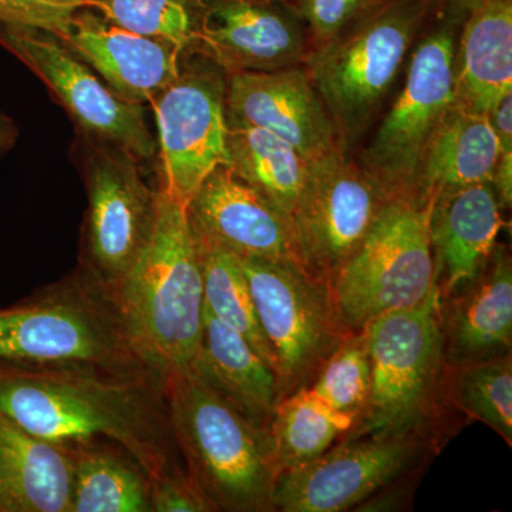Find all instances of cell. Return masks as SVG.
Wrapping results in <instances>:
<instances>
[{
  "mask_svg": "<svg viewBox=\"0 0 512 512\" xmlns=\"http://www.w3.org/2000/svg\"><path fill=\"white\" fill-rule=\"evenodd\" d=\"M0 412L53 443L114 441L136 458L151 483L187 474L165 379L150 370L0 362Z\"/></svg>",
  "mask_w": 512,
  "mask_h": 512,
  "instance_id": "cell-1",
  "label": "cell"
},
{
  "mask_svg": "<svg viewBox=\"0 0 512 512\" xmlns=\"http://www.w3.org/2000/svg\"><path fill=\"white\" fill-rule=\"evenodd\" d=\"M175 441L211 512H271L276 463L271 431L239 412L192 367L165 379Z\"/></svg>",
  "mask_w": 512,
  "mask_h": 512,
  "instance_id": "cell-2",
  "label": "cell"
},
{
  "mask_svg": "<svg viewBox=\"0 0 512 512\" xmlns=\"http://www.w3.org/2000/svg\"><path fill=\"white\" fill-rule=\"evenodd\" d=\"M370 393L343 437L412 436L440 447L448 409L446 346L439 288L414 308L379 316L366 326Z\"/></svg>",
  "mask_w": 512,
  "mask_h": 512,
  "instance_id": "cell-3",
  "label": "cell"
},
{
  "mask_svg": "<svg viewBox=\"0 0 512 512\" xmlns=\"http://www.w3.org/2000/svg\"><path fill=\"white\" fill-rule=\"evenodd\" d=\"M117 301L138 349L164 379L191 367L202 336L200 254L187 204L161 188L153 235Z\"/></svg>",
  "mask_w": 512,
  "mask_h": 512,
  "instance_id": "cell-4",
  "label": "cell"
},
{
  "mask_svg": "<svg viewBox=\"0 0 512 512\" xmlns=\"http://www.w3.org/2000/svg\"><path fill=\"white\" fill-rule=\"evenodd\" d=\"M0 362L158 373L138 349L119 301L79 269L0 308Z\"/></svg>",
  "mask_w": 512,
  "mask_h": 512,
  "instance_id": "cell-5",
  "label": "cell"
},
{
  "mask_svg": "<svg viewBox=\"0 0 512 512\" xmlns=\"http://www.w3.org/2000/svg\"><path fill=\"white\" fill-rule=\"evenodd\" d=\"M434 2L384 0L342 35L309 53L303 67L343 147L355 151L379 121Z\"/></svg>",
  "mask_w": 512,
  "mask_h": 512,
  "instance_id": "cell-6",
  "label": "cell"
},
{
  "mask_svg": "<svg viewBox=\"0 0 512 512\" xmlns=\"http://www.w3.org/2000/svg\"><path fill=\"white\" fill-rule=\"evenodd\" d=\"M473 3L434 2L407 60L402 89L372 138L356 150L360 164L392 195H412L427 144L453 106L457 39Z\"/></svg>",
  "mask_w": 512,
  "mask_h": 512,
  "instance_id": "cell-7",
  "label": "cell"
},
{
  "mask_svg": "<svg viewBox=\"0 0 512 512\" xmlns=\"http://www.w3.org/2000/svg\"><path fill=\"white\" fill-rule=\"evenodd\" d=\"M430 205L393 195L363 244L330 285L343 328L360 332L372 320L414 308L437 288Z\"/></svg>",
  "mask_w": 512,
  "mask_h": 512,
  "instance_id": "cell-8",
  "label": "cell"
},
{
  "mask_svg": "<svg viewBox=\"0 0 512 512\" xmlns=\"http://www.w3.org/2000/svg\"><path fill=\"white\" fill-rule=\"evenodd\" d=\"M84 151L89 207L77 269L117 299L153 235L158 190L148 187L140 161L127 151L89 138Z\"/></svg>",
  "mask_w": 512,
  "mask_h": 512,
  "instance_id": "cell-9",
  "label": "cell"
},
{
  "mask_svg": "<svg viewBox=\"0 0 512 512\" xmlns=\"http://www.w3.org/2000/svg\"><path fill=\"white\" fill-rule=\"evenodd\" d=\"M392 197L349 148L309 163L291 217L299 265L330 289Z\"/></svg>",
  "mask_w": 512,
  "mask_h": 512,
  "instance_id": "cell-10",
  "label": "cell"
},
{
  "mask_svg": "<svg viewBox=\"0 0 512 512\" xmlns=\"http://www.w3.org/2000/svg\"><path fill=\"white\" fill-rule=\"evenodd\" d=\"M256 315L274 356L279 400L311 386L320 366L348 335L329 286L291 262L239 258Z\"/></svg>",
  "mask_w": 512,
  "mask_h": 512,
  "instance_id": "cell-11",
  "label": "cell"
},
{
  "mask_svg": "<svg viewBox=\"0 0 512 512\" xmlns=\"http://www.w3.org/2000/svg\"><path fill=\"white\" fill-rule=\"evenodd\" d=\"M227 79L208 57L185 53L178 76L150 101L160 188L185 204L214 168L227 164Z\"/></svg>",
  "mask_w": 512,
  "mask_h": 512,
  "instance_id": "cell-12",
  "label": "cell"
},
{
  "mask_svg": "<svg viewBox=\"0 0 512 512\" xmlns=\"http://www.w3.org/2000/svg\"><path fill=\"white\" fill-rule=\"evenodd\" d=\"M0 46L45 82L84 137L127 151L140 163L157 156L144 107L120 99L59 37L45 30L0 25Z\"/></svg>",
  "mask_w": 512,
  "mask_h": 512,
  "instance_id": "cell-13",
  "label": "cell"
},
{
  "mask_svg": "<svg viewBox=\"0 0 512 512\" xmlns=\"http://www.w3.org/2000/svg\"><path fill=\"white\" fill-rule=\"evenodd\" d=\"M439 446L412 436L343 437L338 446L276 481L275 511L342 512L412 473Z\"/></svg>",
  "mask_w": 512,
  "mask_h": 512,
  "instance_id": "cell-14",
  "label": "cell"
},
{
  "mask_svg": "<svg viewBox=\"0 0 512 512\" xmlns=\"http://www.w3.org/2000/svg\"><path fill=\"white\" fill-rule=\"evenodd\" d=\"M311 50L308 29L288 0H205L190 53L231 74L303 66Z\"/></svg>",
  "mask_w": 512,
  "mask_h": 512,
  "instance_id": "cell-15",
  "label": "cell"
},
{
  "mask_svg": "<svg viewBox=\"0 0 512 512\" xmlns=\"http://www.w3.org/2000/svg\"><path fill=\"white\" fill-rule=\"evenodd\" d=\"M187 212L195 237L238 258L299 265L291 220L228 165L207 175Z\"/></svg>",
  "mask_w": 512,
  "mask_h": 512,
  "instance_id": "cell-16",
  "label": "cell"
},
{
  "mask_svg": "<svg viewBox=\"0 0 512 512\" xmlns=\"http://www.w3.org/2000/svg\"><path fill=\"white\" fill-rule=\"evenodd\" d=\"M225 106L227 120L275 134L309 163L342 146L303 66L228 74Z\"/></svg>",
  "mask_w": 512,
  "mask_h": 512,
  "instance_id": "cell-17",
  "label": "cell"
},
{
  "mask_svg": "<svg viewBox=\"0 0 512 512\" xmlns=\"http://www.w3.org/2000/svg\"><path fill=\"white\" fill-rule=\"evenodd\" d=\"M59 39L120 99L138 106L150 103L173 82L185 55L170 43L120 28L89 8L74 16Z\"/></svg>",
  "mask_w": 512,
  "mask_h": 512,
  "instance_id": "cell-18",
  "label": "cell"
},
{
  "mask_svg": "<svg viewBox=\"0 0 512 512\" xmlns=\"http://www.w3.org/2000/svg\"><path fill=\"white\" fill-rule=\"evenodd\" d=\"M441 299V326L450 366L511 355L512 264L497 245L483 271Z\"/></svg>",
  "mask_w": 512,
  "mask_h": 512,
  "instance_id": "cell-19",
  "label": "cell"
},
{
  "mask_svg": "<svg viewBox=\"0 0 512 512\" xmlns=\"http://www.w3.org/2000/svg\"><path fill=\"white\" fill-rule=\"evenodd\" d=\"M501 210L490 181L446 192L430 202V239L440 298L463 288L483 271L504 225Z\"/></svg>",
  "mask_w": 512,
  "mask_h": 512,
  "instance_id": "cell-20",
  "label": "cell"
},
{
  "mask_svg": "<svg viewBox=\"0 0 512 512\" xmlns=\"http://www.w3.org/2000/svg\"><path fill=\"white\" fill-rule=\"evenodd\" d=\"M454 103L490 116L512 93V0H474L457 39Z\"/></svg>",
  "mask_w": 512,
  "mask_h": 512,
  "instance_id": "cell-21",
  "label": "cell"
},
{
  "mask_svg": "<svg viewBox=\"0 0 512 512\" xmlns=\"http://www.w3.org/2000/svg\"><path fill=\"white\" fill-rule=\"evenodd\" d=\"M66 447L40 439L0 412V512H70Z\"/></svg>",
  "mask_w": 512,
  "mask_h": 512,
  "instance_id": "cell-22",
  "label": "cell"
},
{
  "mask_svg": "<svg viewBox=\"0 0 512 512\" xmlns=\"http://www.w3.org/2000/svg\"><path fill=\"white\" fill-rule=\"evenodd\" d=\"M498 156L500 147L490 117L453 103L427 144L412 195L430 205L446 192L491 183Z\"/></svg>",
  "mask_w": 512,
  "mask_h": 512,
  "instance_id": "cell-23",
  "label": "cell"
},
{
  "mask_svg": "<svg viewBox=\"0 0 512 512\" xmlns=\"http://www.w3.org/2000/svg\"><path fill=\"white\" fill-rule=\"evenodd\" d=\"M191 367L245 417L269 429L279 402L278 377L247 340L205 306L200 349Z\"/></svg>",
  "mask_w": 512,
  "mask_h": 512,
  "instance_id": "cell-24",
  "label": "cell"
},
{
  "mask_svg": "<svg viewBox=\"0 0 512 512\" xmlns=\"http://www.w3.org/2000/svg\"><path fill=\"white\" fill-rule=\"evenodd\" d=\"M70 512H151V480L136 458L106 439L67 441Z\"/></svg>",
  "mask_w": 512,
  "mask_h": 512,
  "instance_id": "cell-25",
  "label": "cell"
},
{
  "mask_svg": "<svg viewBox=\"0 0 512 512\" xmlns=\"http://www.w3.org/2000/svg\"><path fill=\"white\" fill-rule=\"evenodd\" d=\"M227 164L291 220L298 204L309 161L285 140L262 130L227 120Z\"/></svg>",
  "mask_w": 512,
  "mask_h": 512,
  "instance_id": "cell-26",
  "label": "cell"
},
{
  "mask_svg": "<svg viewBox=\"0 0 512 512\" xmlns=\"http://www.w3.org/2000/svg\"><path fill=\"white\" fill-rule=\"evenodd\" d=\"M353 424L355 419L333 410L309 387L282 397L269 426L281 474L323 456Z\"/></svg>",
  "mask_w": 512,
  "mask_h": 512,
  "instance_id": "cell-27",
  "label": "cell"
},
{
  "mask_svg": "<svg viewBox=\"0 0 512 512\" xmlns=\"http://www.w3.org/2000/svg\"><path fill=\"white\" fill-rule=\"evenodd\" d=\"M195 241L200 254L205 308L247 340L275 372L274 356L262 332L238 256L204 239L195 237Z\"/></svg>",
  "mask_w": 512,
  "mask_h": 512,
  "instance_id": "cell-28",
  "label": "cell"
},
{
  "mask_svg": "<svg viewBox=\"0 0 512 512\" xmlns=\"http://www.w3.org/2000/svg\"><path fill=\"white\" fill-rule=\"evenodd\" d=\"M447 397L451 406L483 421L512 446L511 355L448 365Z\"/></svg>",
  "mask_w": 512,
  "mask_h": 512,
  "instance_id": "cell-29",
  "label": "cell"
},
{
  "mask_svg": "<svg viewBox=\"0 0 512 512\" xmlns=\"http://www.w3.org/2000/svg\"><path fill=\"white\" fill-rule=\"evenodd\" d=\"M86 8L120 28L190 53L197 43L204 3L198 0H84Z\"/></svg>",
  "mask_w": 512,
  "mask_h": 512,
  "instance_id": "cell-30",
  "label": "cell"
},
{
  "mask_svg": "<svg viewBox=\"0 0 512 512\" xmlns=\"http://www.w3.org/2000/svg\"><path fill=\"white\" fill-rule=\"evenodd\" d=\"M370 377L369 343L363 329L349 332L340 340L320 366L309 389L333 410L356 421L369 399Z\"/></svg>",
  "mask_w": 512,
  "mask_h": 512,
  "instance_id": "cell-31",
  "label": "cell"
},
{
  "mask_svg": "<svg viewBox=\"0 0 512 512\" xmlns=\"http://www.w3.org/2000/svg\"><path fill=\"white\" fill-rule=\"evenodd\" d=\"M305 23L313 49L332 42L384 0H288Z\"/></svg>",
  "mask_w": 512,
  "mask_h": 512,
  "instance_id": "cell-32",
  "label": "cell"
},
{
  "mask_svg": "<svg viewBox=\"0 0 512 512\" xmlns=\"http://www.w3.org/2000/svg\"><path fill=\"white\" fill-rule=\"evenodd\" d=\"M84 0H0V25L45 30L63 37Z\"/></svg>",
  "mask_w": 512,
  "mask_h": 512,
  "instance_id": "cell-33",
  "label": "cell"
},
{
  "mask_svg": "<svg viewBox=\"0 0 512 512\" xmlns=\"http://www.w3.org/2000/svg\"><path fill=\"white\" fill-rule=\"evenodd\" d=\"M151 512H211L188 474L151 483Z\"/></svg>",
  "mask_w": 512,
  "mask_h": 512,
  "instance_id": "cell-34",
  "label": "cell"
},
{
  "mask_svg": "<svg viewBox=\"0 0 512 512\" xmlns=\"http://www.w3.org/2000/svg\"><path fill=\"white\" fill-rule=\"evenodd\" d=\"M16 136H18V130H16L15 123L8 116L0 113V156L12 148Z\"/></svg>",
  "mask_w": 512,
  "mask_h": 512,
  "instance_id": "cell-35",
  "label": "cell"
},
{
  "mask_svg": "<svg viewBox=\"0 0 512 512\" xmlns=\"http://www.w3.org/2000/svg\"><path fill=\"white\" fill-rule=\"evenodd\" d=\"M198 2L204 3V2H205V0H198Z\"/></svg>",
  "mask_w": 512,
  "mask_h": 512,
  "instance_id": "cell-36",
  "label": "cell"
}]
</instances>
